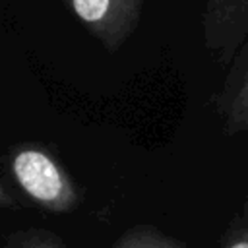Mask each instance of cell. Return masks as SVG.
Here are the masks:
<instances>
[{
	"mask_svg": "<svg viewBox=\"0 0 248 248\" xmlns=\"http://www.w3.org/2000/svg\"><path fill=\"white\" fill-rule=\"evenodd\" d=\"M0 248H68V244L52 231L25 227L8 232Z\"/></svg>",
	"mask_w": 248,
	"mask_h": 248,
	"instance_id": "8992f818",
	"label": "cell"
},
{
	"mask_svg": "<svg viewBox=\"0 0 248 248\" xmlns=\"http://www.w3.org/2000/svg\"><path fill=\"white\" fill-rule=\"evenodd\" d=\"M8 169L17 188L43 211L72 213L83 194L66 167L41 143H17L8 153Z\"/></svg>",
	"mask_w": 248,
	"mask_h": 248,
	"instance_id": "6da1fadb",
	"label": "cell"
},
{
	"mask_svg": "<svg viewBox=\"0 0 248 248\" xmlns=\"http://www.w3.org/2000/svg\"><path fill=\"white\" fill-rule=\"evenodd\" d=\"M17 205V200L14 198V194L6 188V184L0 180V209H14Z\"/></svg>",
	"mask_w": 248,
	"mask_h": 248,
	"instance_id": "ba28073f",
	"label": "cell"
},
{
	"mask_svg": "<svg viewBox=\"0 0 248 248\" xmlns=\"http://www.w3.org/2000/svg\"><path fill=\"white\" fill-rule=\"evenodd\" d=\"M202 39L213 62L227 66L248 43V0H205Z\"/></svg>",
	"mask_w": 248,
	"mask_h": 248,
	"instance_id": "3957f363",
	"label": "cell"
},
{
	"mask_svg": "<svg viewBox=\"0 0 248 248\" xmlns=\"http://www.w3.org/2000/svg\"><path fill=\"white\" fill-rule=\"evenodd\" d=\"M108 52L122 48L138 31L145 0H58Z\"/></svg>",
	"mask_w": 248,
	"mask_h": 248,
	"instance_id": "7a4b0ae2",
	"label": "cell"
},
{
	"mask_svg": "<svg viewBox=\"0 0 248 248\" xmlns=\"http://www.w3.org/2000/svg\"><path fill=\"white\" fill-rule=\"evenodd\" d=\"M219 248H248V215H246V203L234 213V217L229 221Z\"/></svg>",
	"mask_w": 248,
	"mask_h": 248,
	"instance_id": "52a82bcc",
	"label": "cell"
},
{
	"mask_svg": "<svg viewBox=\"0 0 248 248\" xmlns=\"http://www.w3.org/2000/svg\"><path fill=\"white\" fill-rule=\"evenodd\" d=\"M225 78L211 105L223 122V134L232 138L248 130V43L225 66Z\"/></svg>",
	"mask_w": 248,
	"mask_h": 248,
	"instance_id": "277c9868",
	"label": "cell"
},
{
	"mask_svg": "<svg viewBox=\"0 0 248 248\" xmlns=\"http://www.w3.org/2000/svg\"><path fill=\"white\" fill-rule=\"evenodd\" d=\"M110 248H188L180 238L163 232L159 227L141 223L126 229Z\"/></svg>",
	"mask_w": 248,
	"mask_h": 248,
	"instance_id": "5b68a950",
	"label": "cell"
}]
</instances>
